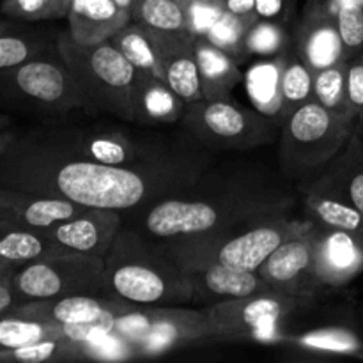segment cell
Instances as JSON below:
<instances>
[{"mask_svg":"<svg viewBox=\"0 0 363 363\" xmlns=\"http://www.w3.org/2000/svg\"><path fill=\"white\" fill-rule=\"evenodd\" d=\"M50 2V20H60L67 18L69 7L73 0H48Z\"/></svg>","mask_w":363,"mask_h":363,"instance_id":"44","label":"cell"},{"mask_svg":"<svg viewBox=\"0 0 363 363\" xmlns=\"http://www.w3.org/2000/svg\"><path fill=\"white\" fill-rule=\"evenodd\" d=\"M110 41L119 48V52L133 64L135 69L155 73L163 80L162 64H160L158 50H156L155 38L149 28L130 21L121 30L110 38Z\"/></svg>","mask_w":363,"mask_h":363,"instance_id":"30","label":"cell"},{"mask_svg":"<svg viewBox=\"0 0 363 363\" xmlns=\"http://www.w3.org/2000/svg\"><path fill=\"white\" fill-rule=\"evenodd\" d=\"M105 291L138 307H186L194 300L190 277L165 243L124 227L105 255Z\"/></svg>","mask_w":363,"mask_h":363,"instance_id":"2","label":"cell"},{"mask_svg":"<svg viewBox=\"0 0 363 363\" xmlns=\"http://www.w3.org/2000/svg\"><path fill=\"white\" fill-rule=\"evenodd\" d=\"M307 230L280 245L259 266V277L269 291L305 298L321 287L314 272V247Z\"/></svg>","mask_w":363,"mask_h":363,"instance_id":"13","label":"cell"},{"mask_svg":"<svg viewBox=\"0 0 363 363\" xmlns=\"http://www.w3.org/2000/svg\"><path fill=\"white\" fill-rule=\"evenodd\" d=\"M186 191L158 199L145 206L142 227L156 240L191 236L230 227L261 213L286 208L284 199L268 194H191Z\"/></svg>","mask_w":363,"mask_h":363,"instance_id":"4","label":"cell"},{"mask_svg":"<svg viewBox=\"0 0 363 363\" xmlns=\"http://www.w3.org/2000/svg\"><path fill=\"white\" fill-rule=\"evenodd\" d=\"M16 269L18 268H14L13 264H9V262H6V261H2V259H0V280L13 277V273L16 272Z\"/></svg>","mask_w":363,"mask_h":363,"instance_id":"47","label":"cell"},{"mask_svg":"<svg viewBox=\"0 0 363 363\" xmlns=\"http://www.w3.org/2000/svg\"><path fill=\"white\" fill-rule=\"evenodd\" d=\"M11 126V119L4 113H0V130H9Z\"/></svg>","mask_w":363,"mask_h":363,"instance_id":"50","label":"cell"},{"mask_svg":"<svg viewBox=\"0 0 363 363\" xmlns=\"http://www.w3.org/2000/svg\"><path fill=\"white\" fill-rule=\"evenodd\" d=\"M300 191L303 194L308 222L342 230V233L357 236L358 240L363 241V213L360 209L335 195L312 190Z\"/></svg>","mask_w":363,"mask_h":363,"instance_id":"24","label":"cell"},{"mask_svg":"<svg viewBox=\"0 0 363 363\" xmlns=\"http://www.w3.org/2000/svg\"><path fill=\"white\" fill-rule=\"evenodd\" d=\"M11 282L23 303L73 294H106L105 257L60 250L18 268Z\"/></svg>","mask_w":363,"mask_h":363,"instance_id":"9","label":"cell"},{"mask_svg":"<svg viewBox=\"0 0 363 363\" xmlns=\"http://www.w3.org/2000/svg\"><path fill=\"white\" fill-rule=\"evenodd\" d=\"M282 340L293 344L296 350L314 351V353H332V354H347V357H358L363 350V340L353 330L333 326V328H321L315 332H308L305 335L293 337V339Z\"/></svg>","mask_w":363,"mask_h":363,"instance_id":"33","label":"cell"},{"mask_svg":"<svg viewBox=\"0 0 363 363\" xmlns=\"http://www.w3.org/2000/svg\"><path fill=\"white\" fill-rule=\"evenodd\" d=\"M314 247V272L321 287H340L363 272V241L357 236L315 225L307 230Z\"/></svg>","mask_w":363,"mask_h":363,"instance_id":"14","label":"cell"},{"mask_svg":"<svg viewBox=\"0 0 363 363\" xmlns=\"http://www.w3.org/2000/svg\"><path fill=\"white\" fill-rule=\"evenodd\" d=\"M186 103L165 80L149 71H135L133 112L138 124H172L183 119Z\"/></svg>","mask_w":363,"mask_h":363,"instance_id":"22","label":"cell"},{"mask_svg":"<svg viewBox=\"0 0 363 363\" xmlns=\"http://www.w3.org/2000/svg\"><path fill=\"white\" fill-rule=\"evenodd\" d=\"M287 53V52H286ZM269 57L255 62L245 74L248 96L254 108L280 124V80H282L284 57Z\"/></svg>","mask_w":363,"mask_h":363,"instance_id":"27","label":"cell"},{"mask_svg":"<svg viewBox=\"0 0 363 363\" xmlns=\"http://www.w3.org/2000/svg\"><path fill=\"white\" fill-rule=\"evenodd\" d=\"M14 28H18L16 23H13V21H7V20H0V34H4V32L14 30Z\"/></svg>","mask_w":363,"mask_h":363,"instance_id":"48","label":"cell"},{"mask_svg":"<svg viewBox=\"0 0 363 363\" xmlns=\"http://www.w3.org/2000/svg\"><path fill=\"white\" fill-rule=\"evenodd\" d=\"M60 250L62 248L45 230L20 225L0 227V259L14 268H21Z\"/></svg>","mask_w":363,"mask_h":363,"instance_id":"26","label":"cell"},{"mask_svg":"<svg viewBox=\"0 0 363 363\" xmlns=\"http://www.w3.org/2000/svg\"><path fill=\"white\" fill-rule=\"evenodd\" d=\"M0 13L16 21L50 20L48 0H2Z\"/></svg>","mask_w":363,"mask_h":363,"instance_id":"40","label":"cell"},{"mask_svg":"<svg viewBox=\"0 0 363 363\" xmlns=\"http://www.w3.org/2000/svg\"><path fill=\"white\" fill-rule=\"evenodd\" d=\"M335 18L347 59L363 52V7L347 0H308Z\"/></svg>","mask_w":363,"mask_h":363,"instance_id":"35","label":"cell"},{"mask_svg":"<svg viewBox=\"0 0 363 363\" xmlns=\"http://www.w3.org/2000/svg\"><path fill=\"white\" fill-rule=\"evenodd\" d=\"M0 89L7 98L46 116L82 108L77 82L59 50L0 71Z\"/></svg>","mask_w":363,"mask_h":363,"instance_id":"10","label":"cell"},{"mask_svg":"<svg viewBox=\"0 0 363 363\" xmlns=\"http://www.w3.org/2000/svg\"><path fill=\"white\" fill-rule=\"evenodd\" d=\"M20 305H23V301H21V298L14 291L11 277L9 279L0 280V315L9 314V312H13Z\"/></svg>","mask_w":363,"mask_h":363,"instance_id":"42","label":"cell"},{"mask_svg":"<svg viewBox=\"0 0 363 363\" xmlns=\"http://www.w3.org/2000/svg\"><path fill=\"white\" fill-rule=\"evenodd\" d=\"M293 48L312 71L347 60L335 18L308 0L293 30Z\"/></svg>","mask_w":363,"mask_h":363,"instance_id":"16","label":"cell"},{"mask_svg":"<svg viewBox=\"0 0 363 363\" xmlns=\"http://www.w3.org/2000/svg\"><path fill=\"white\" fill-rule=\"evenodd\" d=\"M357 130L353 116H342L311 99L280 124L279 160L291 179L308 181L342 152Z\"/></svg>","mask_w":363,"mask_h":363,"instance_id":"6","label":"cell"},{"mask_svg":"<svg viewBox=\"0 0 363 363\" xmlns=\"http://www.w3.org/2000/svg\"><path fill=\"white\" fill-rule=\"evenodd\" d=\"M223 6H225V11L236 14V16L257 20V16H255V0H223Z\"/></svg>","mask_w":363,"mask_h":363,"instance_id":"43","label":"cell"},{"mask_svg":"<svg viewBox=\"0 0 363 363\" xmlns=\"http://www.w3.org/2000/svg\"><path fill=\"white\" fill-rule=\"evenodd\" d=\"M303 303L305 298L264 291L252 296L218 301L204 307V311L215 330V340L282 342L280 323Z\"/></svg>","mask_w":363,"mask_h":363,"instance_id":"11","label":"cell"},{"mask_svg":"<svg viewBox=\"0 0 363 363\" xmlns=\"http://www.w3.org/2000/svg\"><path fill=\"white\" fill-rule=\"evenodd\" d=\"M0 2H2V0H0Z\"/></svg>","mask_w":363,"mask_h":363,"instance_id":"54","label":"cell"},{"mask_svg":"<svg viewBox=\"0 0 363 363\" xmlns=\"http://www.w3.org/2000/svg\"><path fill=\"white\" fill-rule=\"evenodd\" d=\"M194 43L204 99L230 98V92L245 78L240 62L206 35H194Z\"/></svg>","mask_w":363,"mask_h":363,"instance_id":"23","label":"cell"},{"mask_svg":"<svg viewBox=\"0 0 363 363\" xmlns=\"http://www.w3.org/2000/svg\"><path fill=\"white\" fill-rule=\"evenodd\" d=\"M188 2H190V0H179V4H181V6H183V7H184V6H186V4H188Z\"/></svg>","mask_w":363,"mask_h":363,"instance_id":"52","label":"cell"},{"mask_svg":"<svg viewBox=\"0 0 363 363\" xmlns=\"http://www.w3.org/2000/svg\"><path fill=\"white\" fill-rule=\"evenodd\" d=\"M199 162L156 149L130 165H106L66 155L43 131L16 135L0 156V186L69 199L85 208L142 209L197 183Z\"/></svg>","mask_w":363,"mask_h":363,"instance_id":"1","label":"cell"},{"mask_svg":"<svg viewBox=\"0 0 363 363\" xmlns=\"http://www.w3.org/2000/svg\"><path fill=\"white\" fill-rule=\"evenodd\" d=\"M298 0H255V16L259 20L289 25L294 18Z\"/></svg>","mask_w":363,"mask_h":363,"instance_id":"41","label":"cell"},{"mask_svg":"<svg viewBox=\"0 0 363 363\" xmlns=\"http://www.w3.org/2000/svg\"><path fill=\"white\" fill-rule=\"evenodd\" d=\"M53 52H57V41L52 43L39 32H18V28L4 32L0 34V71Z\"/></svg>","mask_w":363,"mask_h":363,"instance_id":"32","label":"cell"},{"mask_svg":"<svg viewBox=\"0 0 363 363\" xmlns=\"http://www.w3.org/2000/svg\"><path fill=\"white\" fill-rule=\"evenodd\" d=\"M14 138H16V133L9 130H0V156L9 149V145L13 144Z\"/></svg>","mask_w":363,"mask_h":363,"instance_id":"46","label":"cell"},{"mask_svg":"<svg viewBox=\"0 0 363 363\" xmlns=\"http://www.w3.org/2000/svg\"><path fill=\"white\" fill-rule=\"evenodd\" d=\"M135 307L138 305L130 303L123 298L110 296V294H73V296L27 301L9 314L62 326V328H69V326L106 328L117 315L126 314Z\"/></svg>","mask_w":363,"mask_h":363,"instance_id":"12","label":"cell"},{"mask_svg":"<svg viewBox=\"0 0 363 363\" xmlns=\"http://www.w3.org/2000/svg\"><path fill=\"white\" fill-rule=\"evenodd\" d=\"M131 21L152 32L191 34L186 11L179 0H135Z\"/></svg>","mask_w":363,"mask_h":363,"instance_id":"31","label":"cell"},{"mask_svg":"<svg viewBox=\"0 0 363 363\" xmlns=\"http://www.w3.org/2000/svg\"><path fill=\"white\" fill-rule=\"evenodd\" d=\"M252 21L254 20H250V18H241L225 11L216 20V23L209 28L206 38L241 64L245 59H248L247 52H245V34H247V28L250 27Z\"/></svg>","mask_w":363,"mask_h":363,"instance_id":"37","label":"cell"},{"mask_svg":"<svg viewBox=\"0 0 363 363\" xmlns=\"http://www.w3.org/2000/svg\"><path fill=\"white\" fill-rule=\"evenodd\" d=\"M357 358H362V360H363V350H362V353L360 354H358V357Z\"/></svg>","mask_w":363,"mask_h":363,"instance_id":"53","label":"cell"},{"mask_svg":"<svg viewBox=\"0 0 363 363\" xmlns=\"http://www.w3.org/2000/svg\"><path fill=\"white\" fill-rule=\"evenodd\" d=\"M11 225H18L16 218H14L13 211L0 201V227H11Z\"/></svg>","mask_w":363,"mask_h":363,"instance_id":"45","label":"cell"},{"mask_svg":"<svg viewBox=\"0 0 363 363\" xmlns=\"http://www.w3.org/2000/svg\"><path fill=\"white\" fill-rule=\"evenodd\" d=\"M55 337H71V339L85 340V330L82 326L62 328V326L25 319L14 314L0 315V351L14 350V347L35 342V340L55 339Z\"/></svg>","mask_w":363,"mask_h":363,"instance_id":"29","label":"cell"},{"mask_svg":"<svg viewBox=\"0 0 363 363\" xmlns=\"http://www.w3.org/2000/svg\"><path fill=\"white\" fill-rule=\"evenodd\" d=\"M183 128L213 151H248L275 140L280 124L259 110L238 105L233 98L188 103Z\"/></svg>","mask_w":363,"mask_h":363,"instance_id":"8","label":"cell"},{"mask_svg":"<svg viewBox=\"0 0 363 363\" xmlns=\"http://www.w3.org/2000/svg\"><path fill=\"white\" fill-rule=\"evenodd\" d=\"M123 211L85 208L73 218L45 230L62 250L105 257L123 229Z\"/></svg>","mask_w":363,"mask_h":363,"instance_id":"15","label":"cell"},{"mask_svg":"<svg viewBox=\"0 0 363 363\" xmlns=\"http://www.w3.org/2000/svg\"><path fill=\"white\" fill-rule=\"evenodd\" d=\"M311 99H314V71L291 45L284 57L280 80V124Z\"/></svg>","mask_w":363,"mask_h":363,"instance_id":"28","label":"cell"},{"mask_svg":"<svg viewBox=\"0 0 363 363\" xmlns=\"http://www.w3.org/2000/svg\"><path fill=\"white\" fill-rule=\"evenodd\" d=\"M0 201L13 211L18 225L35 230L52 229L57 223L66 222L85 209V206L69 199L4 186H0Z\"/></svg>","mask_w":363,"mask_h":363,"instance_id":"20","label":"cell"},{"mask_svg":"<svg viewBox=\"0 0 363 363\" xmlns=\"http://www.w3.org/2000/svg\"><path fill=\"white\" fill-rule=\"evenodd\" d=\"M99 333L116 340L124 358L156 357L186 344L215 340L206 311L184 307H135Z\"/></svg>","mask_w":363,"mask_h":363,"instance_id":"7","label":"cell"},{"mask_svg":"<svg viewBox=\"0 0 363 363\" xmlns=\"http://www.w3.org/2000/svg\"><path fill=\"white\" fill-rule=\"evenodd\" d=\"M293 45V34L287 25L269 20H254L245 34V52L248 57H280Z\"/></svg>","mask_w":363,"mask_h":363,"instance_id":"34","label":"cell"},{"mask_svg":"<svg viewBox=\"0 0 363 363\" xmlns=\"http://www.w3.org/2000/svg\"><path fill=\"white\" fill-rule=\"evenodd\" d=\"M188 16V25L194 35H206L209 28L216 23L220 16L225 13L223 0H190L184 6Z\"/></svg>","mask_w":363,"mask_h":363,"instance_id":"38","label":"cell"},{"mask_svg":"<svg viewBox=\"0 0 363 363\" xmlns=\"http://www.w3.org/2000/svg\"><path fill=\"white\" fill-rule=\"evenodd\" d=\"M152 38L158 50L163 80L169 84V87L186 105L204 99L197 55H195L194 34L152 32Z\"/></svg>","mask_w":363,"mask_h":363,"instance_id":"18","label":"cell"},{"mask_svg":"<svg viewBox=\"0 0 363 363\" xmlns=\"http://www.w3.org/2000/svg\"><path fill=\"white\" fill-rule=\"evenodd\" d=\"M347 103L358 126H363V52L347 59Z\"/></svg>","mask_w":363,"mask_h":363,"instance_id":"39","label":"cell"},{"mask_svg":"<svg viewBox=\"0 0 363 363\" xmlns=\"http://www.w3.org/2000/svg\"><path fill=\"white\" fill-rule=\"evenodd\" d=\"M67 34L82 45L108 41L131 21V14L121 9L116 0H73L67 13Z\"/></svg>","mask_w":363,"mask_h":363,"instance_id":"21","label":"cell"},{"mask_svg":"<svg viewBox=\"0 0 363 363\" xmlns=\"http://www.w3.org/2000/svg\"><path fill=\"white\" fill-rule=\"evenodd\" d=\"M300 190L335 195L363 213V126L357 124L342 152L318 176L300 183Z\"/></svg>","mask_w":363,"mask_h":363,"instance_id":"17","label":"cell"},{"mask_svg":"<svg viewBox=\"0 0 363 363\" xmlns=\"http://www.w3.org/2000/svg\"><path fill=\"white\" fill-rule=\"evenodd\" d=\"M186 273L191 280V289H194L191 305L209 307L218 301L269 291L257 272L230 268L216 261L204 262Z\"/></svg>","mask_w":363,"mask_h":363,"instance_id":"19","label":"cell"},{"mask_svg":"<svg viewBox=\"0 0 363 363\" xmlns=\"http://www.w3.org/2000/svg\"><path fill=\"white\" fill-rule=\"evenodd\" d=\"M57 50L73 73L84 112L135 123L133 78L137 69L110 39L82 45L64 32L57 38Z\"/></svg>","mask_w":363,"mask_h":363,"instance_id":"5","label":"cell"},{"mask_svg":"<svg viewBox=\"0 0 363 363\" xmlns=\"http://www.w3.org/2000/svg\"><path fill=\"white\" fill-rule=\"evenodd\" d=\"M133 2L135 0H116L117 6L121 7L123 11H126V13L131 14V9H133Z\"/></svg>","mask_w":363,"mask_h":363,"instance_id":"49","label":"cell"},{"mask_svg":"<svg viewBox=\"0 0 363 363\" xmlns=\"http://www.w3.org/2000/svg\"><path fill=\"white\" fill-rule=\"evenodd\" d=\"M308 225V220L298 222L289 218L287 208H280L223 229L162 241L184 272H190L209 261L236 269L257 272L259 266L280 245L303 234Z\"/></svg>","mask_w":363,"mask_h":363,"instance_id":"3","label":"cell"},{"mask_svg":"<svg viewBox=\"0 0 363 363\" xmlns=\"http://www.w3.org/2000/svg\"><path fill=\"white\" fill-rule=\"evenodd\" d=\"M346 67L347 60L314 71V101L335 113L353 116L347 103Z\"/></svg>","mask_w":363,"mask_h":363,"instance_id":"36","label":"cell"},{"mask_svg":"<svg viewBox=\"0 0 363 363\" xmlns=\"http://www.w3.org/2000/svg\"><path fill=\"white\" fill-rule=\"evenodd\" d=\"M347 2H354V4H358V6L363 7V0H347Z\"/></svg>","mask_w":363,"mask_h":363,"instance_id":"51","label":"cell"},{"mask_svg":"<svg viewBox=\"0 0 363 363\" xmlns=\"http://www.w3.org/2000/svg\"><path fill=\"white\" fill-rule=\"evenodd\" d=\"M94 357V346L91 340L55 337L43 339L14 350L0 351V363H45L89 360Z\"/></svg>","mask_w":363,"mask_h":363,"instance_id":"25","label":"cell"}]
</instances>
